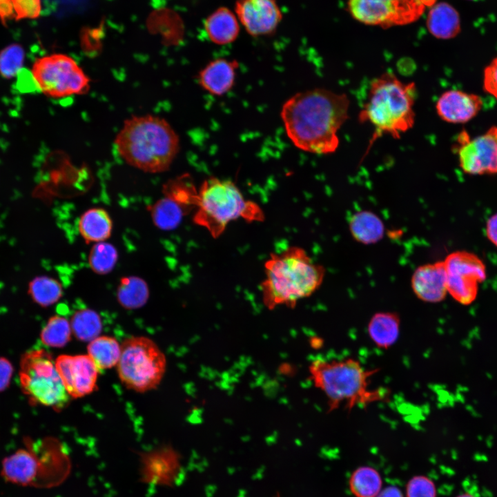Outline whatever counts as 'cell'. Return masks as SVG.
I'll use <instances>...</instances> for the list:
<instances>
[{
    "mask_svg": "<svg viewBox=\"0 0 497 497\" xmlns=\"http://www.w3.org/2000/svg\"><path fill=\"white\" fill-rule=\"evenodd\" d=\"M26 444V449H19L6 457L1 464V475L3 479L20 486L33 485L39 478L42 466L41 460L29 438Z\"/></svg>",
    "mask_w": 497,
    "mask_h": 497,
    "instance_id": "cell-16",
    "label": "cell"
},
{
    "mask_svg": "<svg viewBox=\"0 0 497 497\" xmlns=\"http://www.w3.org/2000/svg\"><path fill=\"white\" fill-rule=\"evenodd\" d=\"M142 474L149 483L171 485L182 471L180 457L170 447H164L143 454Z\"/></svg>",
    "mask_w": 497,
    "mask_h": 497,
    "instance_id": "cell-17",
    "label": "cell"
},
{
    "mask_svg": "<svg viewBox=\"0 0 497 497\" xmlns=\"http://www.w3.org/2000/svg\"><path fill=\"white\" fill-rule=\"evenodd\" d=\"M459 166L473 175L497 174V126L472 139L465 130L458 136Z\"/></svg>",
    "mask_w": 497,
    "mask_h": 497,
    "instance_id": "cell-12",
    "label": "cell"
},
{
    "mask_svg": "<svg viewBox=\"0 0 497 497\" xmlns=\"http://www.w3.org/2000/svg\"><path fill=\"white\" fill-rule=\"evenodd\" d=\"M117 257V249L113 245L105 242H97L89 253V266L95 273L104 275L113 269Z\"/></svg>",
    "mask_w": 497,
    "mask_h": 497,
    "instance_id": "cell-32",
    "label": "cell"
},
{
    "mask_svg": "<svg viewBox=\"0 0 497 497\" xmlns=\"http://www.w3.org/2000/svg\"><path fill=\"white\" fill-rule=\"evenodd\" d=\"M237 68L238 63L235 60L215 59L199 72L198 83L212 95H224L234 84Z\"/></svg>",
    "mask_w": 497,
    "mask_h": 497,
    "instance_id": "cell-19",
    "label": "cell"
},
{
    "mask_svg": "<svg viewBox=\"0 0 497 497\" xmlns=\"http://www.w3.org/2000/svg\"><path fill=\"white\" fill-rule=\"evenodd\" d=\"M13 367L10 362L0 357V391H4L10 384Z\"/></svg>",
    "mask_w": 497,
    "mask_h": 497,
    "instance_id": "cell-37",
    "label": "cell"
},
{
    "mask_svg": "<svg viewBox=\"0 0 497 497\" xmlns=\"http://www.w3.org/2000/svg\"><path fill=\"white\" fill-rule=\"evenodd\" d=\"M376 497H405L402 491L396 486L382 489Z\"/></svg>",
    "mask_w": 497,
    "mask_h": 497,
    "instance_id": "cell-40",
    "label": "cell"
},
{
    "mask_svg": "<svg viewBox=\"0 0 497 497\" xmlns=\"http://www.w3.org/2000/svg\"><path fill=\"white\" fill-rule=\"evenodd\" d=\"M427 26L430 33L438 39L454 38L460 31L458 12L447 3H438L430 10Z\"/></svg>",
    "mask_w": 497,
    "mask_h": 497,
    "instance_id": "cell-21",
    "label": "cell"
},
{
    "mask_svg": "<svg viewBox=\"0 0 497 497\" xmlns=\"http://www.w3.org/2000/svg\"><path fill=\"white\" fill-rule=\"evenodd\" d=\"M378 369H366L353 358L315 359L309 365L311 380L324 393L329 411L343 407L351 410L387 398V391L369 389L370 378Z\"/></svg>",
    "mask_w": 497,
    "mask_h": 497,
    "instance_id": "cell-5",
    "label": "cell"
},
{
    "mask_svg": "<svg viewBox=\"0 0 497 497\" xmlns=\"http://www.w3.org/2000/svg\"><path fill=\"white\" fill-rule=\"evenodd\" d=\"M405 497H436V485L427 476H414L407 483Z\"/></svg>",
    "mask_w": 497,
    "mask_h": 497,
    "instance_id": "cell-34",
    "label": "cell"
},
{
    "mask_svg": "<svg viewBox=\"0 0 497 497\" xmlns=\"http://www.w3.org/2000/svg\"><path fill=\"white\" fill-rule=\"evenodd\" d=\"M349 488L355 497H376L382 489V477L376 469L362 466L351 474Z\"/></svg>",
    "mask_w": 497,
    "mask_h": 497,
    "instance_id": "cell-27",
    "label": "cell"
},
{
    "mask_svg": "<svg viewBox=\"0 0 497 497\" xmlns=\"http://www.w3.org/2000/svg\"><path fill=\"white\" fill-rule=\"evenodd\" d=\"M117 300L126 309H137L143 306L148 300L147 283L137 276L124 277L117 289Z\"/></svg>",
    "mask_w": 497,
    "mask_h": 497,
    "instance_id": "cell-26",
    "label": "cell"
},
{
    "mask_svg": "<svg viewBox=\"0 0 497 497\" xmlns=\"http://www.w3.org/2000/svg\"><path fill=\"white\" fill-rule=\"evenodd\" d=\"M19 380L23 393L32 405L64 409L70 396L57 371L51 355L43 349L23 353L20 362Z\"/></svg>",
    "mask_w": 497,
    "mask_h": 497,
    "instance_id": "cell-8",
    "label": "cell"
},
{
    "mask_svg": "<svg viewBox=\"0 0 497 497\" xmlns=\"http://www.w3.org/2000/svg\"><path fill=\"white\" fill-rule=\"evenodd\" d=\"M204 28L210 40L219 45L234 41L240 32L235 15L225 7L219 8L206 19Z\"/></svg>",
    "mask_w": 497,
    "mask_h": 497,
    "instance_id": "cell-20",
    "label": "cell"
},
{
    "mask_svg": "<svg viewBox=\"0 0 497 497\" xmlns=\"http://www.w3.org/2000/svg\"><path fill=\"white\" fill-rule=\"evenodd\" d=\"M400 324V320L396 313L379 312L371 317L368 324V332L377 347L387 349L396 342Z\"/></svg>",
    "mask_w": 497,
    "mask_h": 497,
    "instance_id": "cell-25",
    "label": "cell"
},
{
    "mask_svg": "<svg viewBox=\"0 0 497 497\" xmlns=\"http://www.w3.org/2000/svg\"><path fill=\"white\" fill-rule=\"evenodd\" d=\"M14 19H35L41 10V0H11Z\"/></svg>",
    "mask_w": 497,
    "mask_h": 497,
    "instance_id": "cell-35",
    "label": "cell"
},
{
    "mask_svg": "<svg viewBox=\"0 0 497 497\" xmlns=\"http://www.w3.org/2000/svg\"><path fill=\"white\" fill-rule=\"evenodd\" d=\"M70 326L75 336L84 342H90L98 337L102 329L99 314L90 309L77 311L71 318Z\"/></svg>",
    "mask_w": 497,
    "mask_h": 497,
    "instance_id": "cell-29",
    "label": "cell"
},
{
    "mask_svg": "<svg viewBox=\"0 0 497 497\" xmlns=\"http://www.w3.org/2000/svg\"><path fill=\"white\" fill-rule=\"evenodd\" d=\"M457 497H476V496H474V495L469 494V493H465V494H462L458 496Z\"/></svg>",
    "mask_w": 497,
    "mask_h": 497,
    "instance_id": "cell-41",
    "label": "cell"
},
{
    "mask_svg": "<svg viewBox=\"0 0 497 497\" xmlns=\"http://www.w3.org/2000/svg\"><path fill=\"white\" fill-rule=\"evenodd\" d=\"M88 355L98 369H110L117 364L121 354V346L117 340L110 336L97 337L88 345Z\"/></svg>",
    "mask_w": 497,
    "mask_h": 497,
    "instance_id": "cell-28",
    "label": "cell"
},
{
    "mask_svg": "<svg viewBox=\"0 0 497 497\" xmlns=\"http://www.w3.org/2000/svg\"><path fill=\"white\" fill-rule=\"evenodd\" d=\"M483 86L485 92L497 100V57L485 68Z\"/></svg>",
    "mask_w": 497,
    "mask_h": 497,
    "instance_id": "cell-36",
    "label": "cell"
},
{
    "mask_svg": "<svg viewBox=\"0 0 497 497\" xmlns=\"http://www.w3.org/2000/svg\"><path fill=\"white\" fill-rule=\"evenodd\" d=\"M264 273L260 283L264 304L269 309L281 305L294 308L298 301L320 288L325 269L315 263L304 249L292 246L281 253L270 254L264 264Z\"/></svg>",
    "mask_w": 497,
    "mask_h": 497,
    "instance_id": "cell-3",
    "label": "cell"
},
{
    "mask_svg": "<svg viewBox=\"0 0 497 497\" xmlns=\"http://www.w3.org/2000/svg\"><path fill=\"white\" fill-rule=\"evenodd\" d=\"M28 293L35 303L47 307L61 298L63 290L57 280L43 275L35 277L29 283Z\"/></svg>",
    "mask_w": 497,
    "mask_h": 497,
    "instance_id": "cell-30",
    "label": "cell"
},
{
    "mask_svg": "<svg viewBox=\"0 0 497 497\" xmlns=\"http://www.w3.org/2000/svg\"><path fill=\"white\" fill-rule=\"evenodd\" d=\"M416 90L414 82H403L389 72L371 81L366 102L358 115L360 123L369 124L374 128L371 145L384 135L399 139L413 126Z\"/></svg>",
    "mask_w": 497,
    "mask_h": 497,
    "instance_id": "cell-4",
    "label": "cell"
},
{
    "mask_svg": "<svg viewBox=\"0 0 497 497\" xmlns=\"http://www.w3.org/2000/svg\"><path fill=\"white\" fill-rule=\"evenodd\" d=\"M235 11L246 30L255 37L273 32L282 17L275 0H237Z\"/></svg>",
    "mask_w": 497,
    "mask_h": 497,
    "instance_id": "cell-14",
    "label": "cell"
},
{
    "mask_svg": "<svg viewBox=\"0 0 497 497\" xmlns=\"http://www.w3.org/2000/svg\"><path fill=\"white\" fill-rule=\"evenodd\" d=\"M485 232L487 239L497 248V212L488 218Z\"/></svg>",
    "mask_w": 497,
    "mask_h": 497,
    "instance_id": "cell-38",
    "label": "cell"
},
{
    "mask_svg": "<svg viewBox=\"0 0 497 497\" xmlns=\"http://www.w3.org/2000/svg\"><path fill=\"white\" fill-rule=\"evenodd\" d=\"M78 228L87 242H100L110 236L113 222L106 211L94 208L86 211L81 216Z\"/></svg>",
    "mask_w": 497,
    "mask_h": 497,
    "instance_id": "cell-24",
    "label": "cell"
},
{
    "mask_svg": "<svg viewBox=\"0 0 497 497\" xmlns=\"http://www.w3.org/2000/svg\"><path fill=\"white\" fill-rule=\"evenodd\" d=\"M25 51L18 43L7 46L0 51V75L5 79L16 77L23 70Z\"/></svg>",
    "mask_w": 497,
    "mask_h": 497,
    "instance_id": "cell-33",
    "label": "cell"
},
{
    "mask_svg": "<svg viewBox=\"0 0 497 497\" xmlns=\"http://www.w3.org/2000/svg\"><path fill=\"white\" fill-rule=\"evenodd\" d=\"M411 284L416 297L424 302L436 303L443 300L447 293L444 261L418 266L412 275Z\"/></svg>",
    "mask_w": 497,
    "mask_h": 497,
    "instance_id": "cell-18",
    "label": "cell"
},
{
    "mask_svg": "<svg viewBox=\"0 0 497 497\" xmlns=\"http://www.w3.org/2000/svg\"><path fill=\"white\" fill-rule=\"evenodd\" d=\"M193 206L173 195L158 200L151 208L153 221L156 226L163 230L176 228L183 217Z\"/></svg>",
    "mask_w": 497,
    "mask_h": 497,
    "instance_id": "cell-23",
    "label": "cell"
},
{
    "mask_svg": "<svg viewBox=\"0 0 497 497\" xmlns=\"http://www.w3.org/2000/svg\"><path fill=\"white\" fill-rule=\"evenodd\" d=\"M435 0H348L351 15L369 25L389 27L417 19Z\"/></svg>",
    "mask_w": 497,
    "mask_h": 497,
    "instance_id": "cell-10",
    "label": "cell"
},
{
    "mask_svg": "<svg viewBox=\"0 0 497 497\" xmlns=\"http://www.w3.org/2000/svg\"><path fill=\"white\" fill-rule=\"evenodd\" d=\"M118 376L128 389L146 392L160 383L166 366L164 354L152 340L130 337L121 345Z\"/></svg>",
    "mask_w": 497,
    "mask_h": 497,
    "instance_id": "cell-7",
    "label": "cell"
},
{
    "mask_svg": "<svg viewBox=\"0 0 497 497\" xmlns=\"http://www.w3.org/2000/svg\"><path fill=\"white\" fill-rule=\"evenodd\" d=\"M197 211L193 222L205 228L213 238L219 237L228 224L237 219L248 222L264 221L258 204L246 200L231 181L210 177L197 191Z\"/></svg>",
    "mask_w": 497,
    "mask_h": 497,
    "instance_id": "cell-6",
    "label": "cell"
},
{
    "mask_svg": "<svg viewBox=\"0 0 497 497\" xmlns=\"http://www.w3.org/2000/svg\"><path fill=\"white\" fill-rule=\"evenodd\" d=\"M349 106L346 94L314 88L286 100L281 118L288 137L298 148L328 155L339 146L338 133L349 117Z\"/></svg>",
    "mask_w": 497,
    "mask_h": 497,
    "instance_id": "cell-1",
    "label": "cell"
},
{
    "mask_svg": "<svg viewBox=\"0 0 497 497\" xmlns=\"http://www.w3.org/2000/svg\"><path fill=\"white\" fill-rule=\"evenodd\" d=\"M349 229L352 237L364 244L378 242L384 233V226L381 219L367 210L358 211L351 217Z\"/></svg>",
    "mask_w": 497,
    "mask_h": 497,
    "instance_id": "cell-22",
    "label": "cell"
},
{
    "mask_svg": "<svg viewBox=\"0 0 497 497\" xmlns=\"http://www.w3.org/2000/svg\"><path fill=\"white\" fill-rule=\"evenodd\" d=\"M70 322L60 315L52 316L42 329L40 338L46 346L55 348L64 347L71 338Z\"/></svg>",
    "mask_w": 497,
    "mask_h": 497,
    "instance_id": "cell-31",
    "label": "cell"
},
{
    "mask_svg": "<svg viewBox=\"0 0 497 497\" xmlns=\"http://www.w3.org/2000/svg\"><path fill=\"white\" fill-rule=\"evenodd\" d=\"M277 497H280V496H277Z\"/></svg>",
    "mask_w": 497,
    "mask_h": 497,
    "instance_id": "cell-42",
    "label": "cell"
},
{
    "mask_svg": "<svg viewBox=\"0 0 497 497\" xmlns=\"http://www.w3.org/2000/svg\"><path fill=\"white\" fill-rule=\"evenodd\" d=\"M30 72L35 88L52 99L84 95L90 88L88 75L75 59L65 54L37 58Z\"/></svg>",
    "mask_w": 497,
    "mask_h": 497,
    "instance_id": "cell-9",
    "label": "cell"
},
{
    "mask_svg": "<svg viewBox=\"0 0 497 497\" xmlns=\"http://www.w3.org/2000/svg\"><path fill=\"white\" fill-rule=\"evenodd\" d=\"M55 364L70 397L85 396L97 387L99 369L88 355H61Z\"/></svg>",
    "mask_w": 497,
    "mask_h": 497,
    "instance_id": "cell-13",
    "label": "cell"
},
{
    "mask_svg": "<svg viewBox=\"0 0 497 497\" xmlns=\"http://www.w3.org/2000/svg\"><path fill=\"white\" fill-rule=\"evenodd\" d=\"M115 148L128 165L149 173L169 169L179 150V139L171 125L154 115H133L117 133Z\"/></svg>",
    "mask_w": 497,
    "mask_h": 497,
    "instance_id": "cell-2",
    "label": "cell"
},
{
    "mask_svg": "<svg viewBox=\"0 0 497 497\" xmlns=\"http://www.w3.org/2000/svg\"><path fill=\"white\" fill-rule=\"evenodd\" d=\"M14 19L11 0H0V19L3 24L8 20Z\"/></svg>",
    "mask_w": 497,
    "mask_h": 497,
    "instance_id": "cell-39",
    "label": "cell"
},
{
    "mask_svg": "<svg viewBox=\"0 0 497 497\" xmlns=\"http://www.w3.org/2000/svg\"><path fill=\"white\" fill-rule=\"evenodd\" d=\"M447 293L463 305L476 298L479 284L487 277L486 266L476 254L466 251L449 253L444 260Z\"/></svg>",
    "mask_w": 497,
    "mask_h": 497,
    "instance_id": "cell-11",
    "label": "cell"
},
{
    "mask_svg": "<svg viewBox=\"0 0 497 497\" xmlns=\"http://www.w3.org/2000/svg\"><path fill=\"white\" fill-rule=\"evenodd\" d=\"M483 101L480 96L460 90L451 89L442 92L436 104L438 116L451 124H465L481 110Z\"/></svg>",
    "mask_w": 497,
    "mask_h": 497,
    "instance_id": "cell-15",
    "label": "cell"
}]
</instances>
